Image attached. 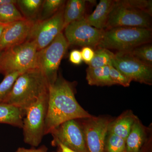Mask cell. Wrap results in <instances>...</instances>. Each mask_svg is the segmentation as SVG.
Wrapping results in <instances>:
<instances>
[{
  "instance_id": "6da1fadb",
  "label": "cell",
  "mask_w": 152,
  "mask_h": 152,
  "mask_svg": "<svg viewBox=\"0 0 152 152\" xmlns=\"http://www.w3.org/2000/svg\"><path fill=\"white\" fill-rule=\"evenodd\" d=\"M92 116L76 100L72 83L58 76L54 83L49 85L45 135L67 121Z\"/></svg>"
},
{
  "instance_id": "7a4b0ae2",
  "label": "cell",
  "mask_w": 152,
  "mask_h": 152,
  "mask_svg": "<svg viewBox=\"0 0 152 152\" xmlns=\"http://www.w3.org/2000/svg\"><path fill=\"white\" fill-rule=\"evenodd\" d=\"M49 84L39 68L24 72L17 78L3 103L13 105L26 110L42 95L48 92Z\"/></svg>"
},
{
  "instance_id": "3957f363",
  "label": "cell",
  "mask_w": 152,
  "mask_h": 152,
  "mask_svg": "<svg viewBox=\"0 0 152 152\" xmlns=\"http://www.w3.org/2000/svg\"><path fill=\"white\" fill-rule=\"evenodd\" d=\"M152 38L149 29L135 27H116L104 30L98 48L128 52L147 44Z\"/></svg>"
},
{
  "instance_id": "277c9868",
  "label": "cell",
  "mask_w": 152,
  "mask_h": 152,
  "mask_svg": "<svg viewBox=\"0 0 152 152\" xmlns=\"http://www.w3.org/2000/svg\"><path fill=\"white\" fill-rule=\"evenodd\" d=\"M37 52L35 42L28 39L6 50L1 57L0 73L5 76L14 72H24L38 68Z\"/></svg>"
},
{
  "instance_id": "5b68a950",
  "label": "cell",
  "mask_w": 152,
  "mask_h": 152,
  "mask_svg": "<svg viewBox=\"0 0 152 152\" xmlns=\"http://www.w3.org/2000/svg\"><path fill=\"white\" fill-rule=\"evenodd\" d=\"M48 102V92L40 96L25 112L22 128L24 141L34 148L39 145L45 136Z\"/></svg>"
},
{
  "instance_id": "8992f818",
  "label": "cell",
  "mask_w": 152,
  "mask_h": 152,
  "mask_svg": "<svg viewBox=\"0 0 152 152\" xmlns=\"http://www.w3.org/2000/svg\"><path fill=\"white\" fill-rule=\"evenodd\" d=\"M69 46L65 37L61 32L48 46L37 52L38 68L43 72L49 85L53 83L58 77L60 63Z\"/></svg>"
},
{
  "instance_id": "52a82bcc",
  "label": "cell",
  "mask_w": 152,
  "mask_h": 152,
  "mask_svg": "<svg viewBox=\"0 0 152 152\" xmlns=\"http://www.w3.org/2000/svg\"><path fill=\"white\" fill-rule=\"evenodd\" d=\"M151 17L147 13L123 5L118 1H115L104 30L116 27L141 28L151 29Z\"/></svg>"
},
{
  "instance_id": "ba28073f",
  "label": "cell",
  "mask_w": 152,
  "mask_h": 152,
  "mask_svg": "<svg viewBox=\"0 0 152 152\" xmlns=\"http://www.w3.org/2000/svg\"><path fill=\"white\" fill-rule=\"evenodd\" d=\"M64 5L49 18L35 21L32 27L28 40L34 41L37 50L48 46L64 29ZM27 39V40H28Z\"/></svg>"
},
{
  "instance_id": "9c48e42d",
  "label": "cell",
  "mask_w": 152,
  "mask_h": 152,
  "mask_svg": "<svg viewBox=\"0 0 152 152\" xmlns=\"http://www.w3.org/2000/svg\"><path fill=\"white\" fill-rule=\"evenodd\" d=\"M112 64L132 81L152 85V67L137 59L129 52H118L115 54Z\"/></svg>"
},
{
  "instance_id": "30bf717a",
  "label": "cell",
  "mask_w": 152,
  "mask_h": 152,
  "mask_svg": "<svg viewBox=\"0 0 152 152\" xmlns=\"http://www.w3.org/2000/svg\"><path fill=\"white\" fill-rule=\"evenodd\" d=\"M51 143L59 142L77 152H89L84 132L79 119L71 120L55 128Z\"/></svg>"
},
{
  "instance_id": "8fae6325",
  "label": "cell",
  "mask_w": 152,
  "mask_h": 152,
  "mask_svg": "<svg viewBox=\"0 0 152 152\" xmlns=\"http://www.w3.org/2000/svg\"><path fill=\"white\" fill-rule=\"evenodd\" d=\"M84 132L89 152H105V143L108 127L111 120L104 117L79 119Z\"/></svg>"
},
{
  "instance_id": "7c38bea8",
  "label": "cell",
  "mask_w": 152,
  "mask_h": 152,
  "mask_svg": "<svg viewBox=\"0 0 152 152\" xmlns=\"http://www.w3.org/2000/svg\"><path fill=\"white\" fill-rule=\"evenodd\" d=\"M64 29V36L69 45L91 48L97 47L104 31L90 26L85 18L71 23Z\"/></svg>"
},
{
  "instance_id": "4fadbf2b",
  "label": "cell",
  "mask_w": 152,
  "mask_h": 152,
  "mask_svg": "<svg viewBox=\"0 0 152 152\" xmlns=\"http://www.w3.org/2000/svg\"><path fill=\"white\" fill-rule=\"evenodd\" d=\"M34 22L27 19L7 25L0 37V52L26 41Z\"/></svg>"
},
{
  "instance_id": "5bb4252c",
  "label": "cell",
  "mask_w": 152,
  "mask_h": 152,
  "mask_svg": "<svg viewBox=\"0 0 152 152\" xmlns=\"http://www.w3.org/2000/svg\"><path fill=\"white\" fill-rule=\"evenodd\" d=\"M151 127L144 126L138 118L126 140V152H143L151 144Z\"/></svg>"
},
{
  "instance_id": "9a60e30c",
  "label": "cell",
  "mask_w": 152,
  "mask_h": 152,
  "mask_svg": "<svg viewBox=\"0 0 152 152\" xmlns=\"http://www.w3.org/2000/svg\"><path fill=\"white\" fill-rule=\"evenodd\" d=\"M137 118L131 110L126 111L110 122L107 133L114 134L126 140Z\"/></svg>"
},
{
  "instance_id": "2e32d148",
  "label": "cell",
  "mask_w": 152,
  "mask_h": 152,
  "mask_svg": "<svg viewBox=\"0 0 152 152\" xmlns=\"http://www.w3.org/2000/svg\"><path fill=\"white\" fill-rule=\"evenodd\" d=\"M114 4L115 1L101 0L92 13L85 17V21L93 27L104 30Z\"/></svg>"
},
{
  "instance_id": "e0dca14e",
  "label": "cell",
  "mask_w": 152,
  "mask_h": 152,
  "mask_svg": "<svg viewBox=\"0 0 152 152\" xmlns=\"http://www.w3.org/2000/svg\"><path fill=\"white\" fill-rule=\"evenodd\" d=\"M25 112L20 108L7 103L0 104V124L23 128Z\"/></svg>"
},
{
  "instance_id": "ac0fdd59",
  "label": "cell",
  "mask_w": 152,
  "mask_h": 152,
  "mask_svg": "<svg viewBox=\"0 0 152 152\" xmlns=\"http://www.w3.org/2000/svg\"><path fill=\"white\" fill-rule=\"evenodd\" d=\"M86 3L84 0L67 1L64 9V29L71 23L84 18Z\"/></svg>"
},
{
  "instance_id": "d6986e66",
  "label": "cell",
  "mask_w": 152,
  "mask_h": 152,
  "mask_svg": "<svg viewBox=\"0 0 152 152\" xmlns=\"http://www.w3.org/2000/svg\"><path fill=\"white\" fill-rule=\"evenodd\" d=\"M86 78L90 86H111L115 85L110 77L109 66L98 68L88 66L86 69Z\"/></svg>"
},
{
  "instance_id": "ffe728a7",
  "label": "cell",
  "mask_w": 152,
  "mask_h": 152,
  "mask_svg": "<svg viewBox=\"0 0 152 152\" xmlns=\"http://www.w3.org/2000/svg\"><path fill=\"white\" fill-rule=\"evenodd\" d=\"M43 2L42 0H18L16 4L25 18L35 21V18L39 13Z\"/></svg>"
},
{
  "instance_id": "44dd1931",
  "label": "cell",
  "mask_w": 152,
  "mask_h": 152,
  "mask_svg": "<svg viewBox=\"0 0 152 152\" xmlns=\"http://www.w3.org/2000/svg\"><path fill=\"white\" fill-rule=\"evenodd\" d=\"M27 20L17 8L16 4H8L0 5V23L9 24L18 21Z\"/></svg>"
},
{
  "instance_id": "7402d4cb",
  "label": "cell",
  "mask_w": 152,
  "mask_h": 152,
  "mask_svg": "<svg viewBox=\"0 0 152 152\" xmlns=\"http://www.w3.org/2000/svg\"><path fill=\"white\" fill-rule=\"evenodd\" d=\"M115 56V54L110 50L105 48H98L94 51V56L91 62L88 64L89 67L98 68L109 66L112 64V61Z\"/></svg>"
},
{
  "instance_id": "603a6c76",
  "label": "cell",
  "mask_w": 152,
  "mask_h": 152,
  "mask_svg": "<svg viewBox=\"0 0 152 152\" xmlns=\"http://www.w3.org/2000/svg\"><path fill=\"white\" fill-rule=\"evenodd\" d=\"M65 2V1L63 0L44 1L39 12V18L37 20H43L50 18L64 5Z\"/></svg>"
},
{
  "instance_id": "cb8c5ba5",
  "label": "cell",
  "mask_w": 152,
  "mask_h": 152,
  "mask_svg": "<svg viewBox=\"0 0 152 152\" xmlns=\"http://www.w3.org/2000/svg\"><path fill=\"white\" fill-rule=\"evenodd\" d=\"M128 52L140 61L152 67V46L151 44H143Z\"/></svg>"
},
{
  "instance_id": "d4e9b609",
  "label": "cell",
  "mask_w": 152,
  "mask_h": 152,
  "mask_svg": "<svg viewBox=\"0 0 152 152\" xmlns=\"http://www.w3.org/2000/svg\"><path fill=\"white\" fill-rule=\"evenodd\" d=\"M105 152H126V140L114 134L107 133Z\"/></svg>"
},
{
  "instance_id": "484cf974",
  "label": "cell",
  "mask_w": 152,
  "mask_h": 152,
  "mask_svg": "<svg viewBox=\"0 0 152 152\" xmlns=\"http://www.w3.org/2000/svg\"><path fill=\"white\" fill-rule=\"evenodd\" d=\"M23 72H14L5 76L4 80L0 83V104L4 102L16 80Z\"/></svg>"
},
{
  "instance_id": "4316f807",
  "label": "cell",
  "mask_w": 152,
  "mask_h": 152,
  "mask_svg": "<svg viewBox=\"0 0 152 152\" xmlns=\"http://www.w3.org/2000/svg\"><path fill=\"white\" fill-rule=\"evenodd\" d=\"M118 1L123 5L142 11V12L149 14L150 15H152V1L122 0V1Z\"/></svg>"
},
{
  "instance_id": "83f0119b",
  "label": "cell",
  "mask_w": 152,
  "mask_h": 152,
  "mask_svg": "<svg viewBox=\"0 0 152 152\" xmlns=\"http://www.w3.org/2000/svg\"><path fill=\"white\" fill-rule=\"evenodd\" d=\"M110 75L115 85H120L125 87H128L130 85L132 81L121 72L113 66L112 64L109 65Z\"/></svg>"
},
{
  "instance_id": "f1b7e54d",
  "label": "cell",
  "mask_w": 152,
  "mask_h": 152,
  "mask_svg": "<svg viewBox=\"0 0 152 152\" xmlns=\"http://www.w3.org/2000/svg\"><path fill=\"white\" fill-rule=\"evenodd\" d=\"M81 53L83 61L88 64L91 62L94 56V51L90 47H83L81 51Z\"/></svg>"
},
{
  "instance_id": "f546056e",
  "label": "cell",
  "mask_w": 152,
  "mask_h": 152,
  "mask_svg": "<svg viewBox=\"0 0 152 152\" xmlns=\"http://www.w3.org/2000/svg\"><path fill=\"white\" fill-rule=\"evenodd\" d=\"M69 61L74 64H80L83 61L81 51L77 50L72 51L69 55Z\"/></svg>"
},
{
  "instance_id": "4dcf8cb0",
  "label": "cell",
  "mask_w": 152,
  "mask_h": 152,
  "mask_svg": "<svg viewBox=\"0 0 152 152\" xmlns=\"http://www.w3.org/2000/svg\"><path fill=\"white\" fill-rule=\"evenodd\" d=\"M15 152H48V148L44 145L41 146L38 148H36L34 147L30 149L19 148Z\"/></svg>"
},
{
  "instance_id": "1f68e13d",
  "label": "cell",
  "mask_w": 152,
  "mask_h": 152,
  "mask_svg": "<svg viewBox=\"0 0 152 152\" xmlns=\"http://www.w3.org/2000/svg\"><path fill=\"white\" fill-rule=\"evenodd\" d=\"M51 145L54 146L58 147L61 152H77L59 142L51 143Z\"/></svg>"
},
{
  "instance_id": "d6a6232c",
  "label": "cell",
  "mask_w": 152,
  "mask_h": 152,
  "mask_svg": "<svg viewBox=\"0 0 152 152\" xmlns=\"http://www.w3.org/2000/svg\"><path fill=\"white\" fill-rule=\"evenodd\" d=\"M17 1L16 0H0V5L11 3L16 4Z\"/></svg>"
},
{
  "instance_id": "836d02e7",
  "label": "cell",
  "mask_w": 152,
  "mask_h": 152,
  "mask_svg": "<svg viewBox=\"0 0 152 152\" xmlns=\"http://www.w3.org/2000/svg\"><path fill=\"white\" fill-rule=\"evenodd\" d=\"M8 24H0V37L3 32V30Z\"/></svg>"
},
{
  "instance_id": "e575fe53",
  "label": "cell",
  "mask_w": 152,
  "mask_h": 152,
  "mask_svg": "<svg viewBox=\"0 0 152 152\" xmlns=\"http://www.w3.org/2000/svg\"><path fill=\"white\" fill-rule=\"evenodd\" d=\"M61 152V151H60V150L58 148V149L57 150V151H53V152Z\"/></svg>"
},
{
  "instance_id": "d590c367",
  "label": "cell",
  "mask_w": 152,
  "mask_h": 152,
  "mask_svg": "<svg viewBox=\"0 0 152 152\" xmlns=\"http://www.w3.org/2000/svg\"><path fill=\"white\" fill-rule=\"evenodd\" d=\"M2 52H0V61H1V57L2 54Z\"/></svg>"
},
{
  "instance_id": "8d00e7d4",
  "label": "cell",
  "mask_w": 152,
  "mask_h": 152,
  "mask_svg": "<svg viewBox=\"0 0 152 152\" xmlns=\"http://www.w3.org/2000/svg\"><path fill=\"white\" fill-rule=\"evenodd\" d=\"M0 24H3L1 23H0ZM6 25H7V24H6Z\"/></svg>"
}]
</instances>
